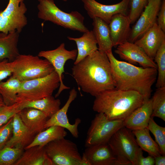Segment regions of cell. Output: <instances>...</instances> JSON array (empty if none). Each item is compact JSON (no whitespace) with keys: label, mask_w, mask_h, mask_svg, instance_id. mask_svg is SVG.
<instances>
[{"label":"cell","mask_w":165,"mask_h":165,"mask_svg":"<svg viewBox=\"0 0 165 165\" xmlns=\"http://www.w3.org/2000/svg\"><path fill=\"white\" fill-rule=\"evenodd\" d=\"M72 70L79 87L93 96L115 88L109 59L98 50L74 64Z\"/></svg>","instance_id":"1"},{"label":"cell","mask_w":165,"mask_h":165,"mask_svg":"<svg viewBox=\"0 0 165 165\" xmlns=\"http://www.w3.org/2000/svg\"><path fill=\"white\" fill-rule=\"evenodd\" d=\"M106 54L110 62L115 88L137 92L145 101L150 99L152 86L157 78V69L137 67L119 61L114 56L112 51Z\"/></svg>","instance_id":"2"},{"label":"cell","mask_w":165,"mask_h":165,"mask_svg":"<svg viewBox=\"0 0 165 165\" xmlns=\"http://www.w3.org/2000/svg\"><path fill=\"white\" fill-rule=\"evenodd\" d=\"M145 101L137 92L115 88L96 96L92 108L95 112L103 113L109 120H124Z\"/></svg>","instance_id":"3"},{"label":"cell","mask_w":165,"mask_h":165,"mask_svg":"<svg viewBox=\"0 0 165 165\" xmlns=\"http://www.w3.org/2000/svg\"><path fill=\"white\" fill-rule=\"evenodd\" d=\"M38 17L58 25L83 33L89 30L84 24V17L77 11L67 13L60 9L54 0H38Z\"/></svg>","instance_id":"4"},{"label":"cell","mask_w":165,"mask_h":165,"mask_svg":"<svg viewBox=\"0 0 165 165\" xmlns=\"http://www.w3.org/2000/svg\"><path fill=\"white\" fill-rule=\"evenodd\" d=\"M11 62L12 75L21 81L44 77L54 71L48 60L38 56L20 54Z\"/></svg>","instance_id":"5"},{"label":"cell","mask_w":165,"mask_h":165,"mask_svg":"<svg viewBox=\"0 0 165 165\" xmlns=\"http://www.w3.org/2000/svg\"><path fill=\"white\" fill-rule=\"evenodd\" d=\"M108 144L120 165H136L139 147L132 130L123 126L115 133Z\"/></svg>","instance_id":"6"},{"label":"cell","mask_w":165,"mask_h":165,"mask_svg":"<svg viewBox=\"0 0 165 165\" xmlns=\"http://www.w3.org/2000/svg\"><path fill=\"white\" fill-rule=\"evenodd\" d=\"M60 85L59 77L55 71L44 77L21 81L17 94L18 102L34 101L51 95Z\"/></svg>","instance_id":"7"},{"label":"cell","mask_w":165,"mask_h":165,"mask_svg":"<svg viewBox=\"0 0 165 165\" xmlns=\"http://www.w3.org/2000/svg\"><path fill=\"white\" fill-rule=\"evenodd\" d=\"M44 147L53 165H85L76 144L65 138L52 141Z\"/></svg>","instance_id":"8"},{"label":"cell","mask_w":165,"mask_h":165,"mask_svg":"<svg viewBox=\"0 0 165 165\" xmlns=\"http://www.w3.org/2000/svg\"><path fill=\"white\" fill-rule=\"evenodd\" d=\"M123 126V120H109L103 113H98L87 132L85 147L108 143L115 133Z\"/></svg>","instance_id":"9"},{"label":"cell","mask_w":165,"mask_h":165,"mask_svg":"<svg viewBox=\"0 0 165 165\" xmlns=\"http://www.w3.org/2000/svg\"><path fill=\"white\" fill-rule=\"evenodd\" d=\"M24 1L9 0L5 9L0 10V31L7 34L16 31L20 33L27 25V8Z\"/></svg>","instance_id":"10"},{"label":"cell","mask_w":165,"mask_h":165,"mask_svg":"<svg viewBox=\"0 0 165 165\" xmlns=\"http://www.w3.org/2000/svg\"><path fill=\"white\" fill-rule=\"evenodd\" d=\"M77 54V50H66L64 43L61 44L55 49L41 51L38 53V57L45 58L51 64L59 77L60 85L58 91L55 95V98L58 97L64 90L70 88V87L65 85L63 83V74L64 72V65L68 60L75 61Z\"/></svg>","instance_id":"11"},{"label":"cell","mask_w":165,"mask_h":165,"mask_svg":"<svg viewBox=\"0 0 165 165\" xmlns=\"http://www.w3.org/2000/svg\"><path fill=\"white\" fill-rule=\"evenodd\" d=\"M162 0H148L143 11L131 29L128 41L134 43L157 23Z\"/></svg>","instance_id":"12"},{"label":"cell","mask_w":165,"mask_h":165,"mask_svg":"<svg viewBox=\"0 0 165 165\" xmlns=\"http://www.w3.org/2000/svg\"><path fill=\"white\" fill-rule=\"evenodd\" d=\"M84 7L91 19L99 18L109 24L114 15L122 13L127 14L129 0H122L112 5L103 4L96 0H81Z\"/></svg>","instance_id":"13"},{"label":"cell","mask_w":165,"mask_h":165,"mask_svg":"<svg viewBox=\"0 0 165 165\" xmlns=\"http://www.w3.org/2000/svg\"><path fill=\"white\" fill-rule=\"evenodd\" d=\"M114 51L121 59L129 63L133 64L138 63L143 68L157 69L154 59L134 43L126 41L117 46Z\"/></svg>","instance_id":"14"},{"label":"cell","mask_w":165,"mask_h":165,"mask_svg":"<svg viewBox=\"0 0 165 165\" xmlns=\"http://www.w3.org/2000/svg\"><path fill=\"white\" fill-rule=\"evenodd\" d=\"M77 91L75 88L69 92L68 98L64 106L51 117L49 118L45 125V129L52 126H59L68 130L72 136L77 138L79 136L78 127L81 123L78 118L75 119L73 124L70 123L67 116V112L72 102L76 98Z\"/></svg>","instance_id":"15"},{"label":"cell","mask_w":165,"mask_h":165,"mask_svg":"<svg viewBox=\"0 0 165 165\" xmlns=\"http://www.w3.org/2000/svg\"><path fill=\"white\" fill-rule=\"evenodd\" d=\"M82 157L87 165H120L108 143L86 147Z\"/></svg>","instance_id":"16"},{"label":"cell","mask_w":165,"mask_h":165,"mask_svg":"<svg viewBox=\"0 0 165 165\" xmlns=\"http://www.w3.org/2000/svg\"><path fill=\"white\" fill-rule=\"evenodd\" d=\"M165 33L156 23L134 43L154 59L157 50L165 40Z\"/></svg>","instance_id":"17"},{"label":"cell","mask_w":165,"mask_h":165,"mask_svg":"<svg viewBox=\"0 0 165 165\" xmlns=\"http://www.w3.org/2000/svg\"><path fill=\"white\" fill-rule=\"evenodd\" d=\"M131 22L127 14L119 13L113 15L108 24L113 47L128 41L131 31Z\"/></svg>","instance_id":"18"},{"label":"cell","mask_w":165,"mask_h":165,"mask_svg":"<svg viewBox=\"0 0 165 165\" xmlns=\"http://www.w3.org/2000/svg\"><path fill=\"white\" fill-rule=\"evenodd\" d=\"M13 136L5 146L24 149L31 143L37 134L24 125L18 113L13 116Z\"/></svg>","instance_id":"19"},{"label":"cell","mask_w":165,"mask_h":165,"mask_svg":"<svg viewBox=\"0 0 165 165\" xmlns=\"http://www.w3.org/2000/svg\"><path fill=\"white\" fill-rule=\"evenodd\" d=\"M152 112V100H145L124 120V126L132 131L147 128Z\"/></svg>","instance_id":"20"},{"label":"cell","mask_w":165,"mask_h":165,"mask_svg":"<svg viewBox=\"0 0 165 165\" xmlns=\"http://www.w3.org/2000/svg\"><path fill=\"white\" fill-rule=\"evenodd\" d=\"M18 113L24 125L36 134L44 130L49 118L43 112L33 108H24Z\"/></svg>","instance_id":"21"},{"label":"cell","mask_w":165,"mask_h":165,"mask_svg":"<svg viewBox=\"0 0 165 165\" xmlns=\"http://www.w3.org/2000/svg\"><path fill=\"white\" fill-rule=\"evenodd\" d=\"M67 38L69 40L75 41L76 44L77 54L74 64L98 50L97 41L92 30L84 33L79 38L69 36Z\"/></svg>","instance_id":"22"},{"label":"cell","mask_w":165,"mask_h":165,"mask_svg":"<svg viewBox=\"0 0 165 165\" xmlns=\"http://www.w3.org/2000/svg\"><path fill=\"white\" fill-rule=\"evenodd\" d=\"M19 34L16 31L7 34L0 31V60L12 61L20 54L17 48Z\"/></svg>","instance_id":"23"},{"label":"cell","mask_w":165,"mask_h":165,"mask_svg":"<svg viewBox=\"0 0 165 165\" xmlns=\"http://www.w3.org/2000/svg\"><path fill=\"white\" fill-rule=\"evenodd\" d=\"M14 165H53L44 147L35 146L24 149Z\"/></svg>","instance_id":"24"},{"label":"cell","mask_w":165,"mask_h":165,"mask_svg":"<svg viewBox=\"0 0 165 165\" xmlns=\"http://www.w3.org/2000/svg\"><path fill=\"white\" fill-rule=\"evenodd\" d=\"M92 19V31L98 45V50L106 53L112 51L113 46L108 24L99 18Z\"/></svg>","instance_id":"25"},{"label":"cell","mask_w":165,"mask_h":165,"mask_svg":"<svg viewBox=\"0 0 165 165\" xmlns=\"http://www.w3.org/2000/svg\"><path fill=\"white\" fill-rule=\"evenodd\" d=\"M46 128L37 134L31 143L24 149L35 146L44 147L52 141L65 138L67 134L65 129L59 126H52Z\"/></svg>","instance_id":"26"},{"label":"cell","mask_w":165,"mask_h":165,"mask_svg":"<svg viewBox=\"0 0 165 165\" xmlns=\"http://www.w3.org/2000/svg\"><path fill=\"white\" fill-rule=\"evenodd\" d=\"M61 104L60 99H55L51 95L35 100L24 101L23 108L37 109L43 112L49 118L60 109Z\"/></svg>","instance_id":"27"},{"label":"cell","mask_w":165,"mask_h":165,"mask_svg":"<svg viewBox=\"0 0 165 165\" xmlns=\"http://www.w3.org/2000/svg\"><path fill=\"white\" fill-rule=\"evenodd\" d=\"M21 81L12 75L6 81L0 82V94L5 105H10L18 102L17 94Z\"/></svg>","instance_id":"28"},{"label":"cell","mask_w":165,"mask_h":165,"mask_svg":"<svg viewBox=\"0 0 165 165\" xmlns=\"http://www.w3.org/2000/svg\"><path fill=\"white\" fill-rule=\"evenodd\" d=\"M132 131L138 145L142 150L154 157L162 155L159 145L151 137L147 127Z\"/></svg>","instance_id":"29"},{"label":"cell","mask_w":165,"mask_h":165,"mask_svg":"<svg viewBox=\"0 0 165 165\" xmlns=\"http://www.w3.org/2000/svg\"><path fill=\"white\" fill-rule=\"evenodd\" d=\"M151 99V117H157L165 121V86L157 88Z\"/></svg>","instance_id":"30"},{"label":"cell","mask_w":165,"mask_h":165,"mask_svg":"<svg viewBox=\"0 0 165 165\" xmlns=\"http://www.w3.org/2000/svg\"><path fill=\"white\" fill-rule=\"evenodd\" d=\"M154 60L157 66V88L165 86V40L157 50Z\"/></svg>","instance_id":"31"},{"label":"cell","mask_w":165,"mask_h":165,"mask_svg":"<svg viewBox=\"0 0 165 165\" xmlns=\"http://www.w3.org/2000/svg\"><path fill=\"white\" fill-rule=\"evenodd\" d=\"M24 149L5 146L0 149V165H14Z\"/></svg>","instance_id":"32"},{"label":"cell","mask_w":165,"mask_h":165,"mask_svg":"<svg viewBox=\"0 0 165 165\" xmlns=\"http://www.w3.org/2000/svg\"><path fill=\"white\" fill-rule=\"evenodd\" d=\"M147 128L154 136L162 155H165V127L157 124L151 117Z\"/></svg>","instance_id":"33"},{"label":"cell","mask_w":165,"mask_h":165,"mask_svg":"<svg viewBox=\"0 0 165 165\" xmlns=\"http://www.w3.org/2000/svg\"><path fill=\"white\" fill-rule=\"evenodd\" d=\"M24 102L20 101L12 105H5L0 107V127L23 108Z\"/></svg>","instance_id":"34"},{"label":"cell","mask_w":165,"mask_h":165,"mask_svg":"<svg viewBox=\"0 0 165 165\" xmlns=\"http://www.w3.org/2000/svg\"><path fill=\"white\" fill-rule=\"evenodd\" d=\"M148 0H129L128 7L130 8L128 15L133 24L136 22L147 5Z\"/></svg>","instance_id":"35"},{"label":"cell","mask_w":165,"mask_h":165,"mask_svg":"<svg viewBox=\"0 0 165 165\" xmlns=\"http://www.w3.org/2000/svg\"><path fill=\"white\" fill-rule=\"evenodd\" d=\"M13 117L0 127V149L6 145L12 133Z\"/></svg>","instance_id":"36"},{"label":"cell","mask_w":165,"mask_h":165,"mask_svg":"<svg viewBox=\"0 0 165 165\" xmlns=\"http://www.w3.org/2000/svg\"><path fill=\"white\" fill-rule=\"evenodd\" d=\"M13 73L11 61L6 59L0 60V82L10 76Z\"/></svg>","instance_id":"37"},{"label":"cell","mask_w":165,"mask_h":165,"mask_svg":"<svg viewBox=\"0 0 165 165\" xmlns=\"http://www.w3.org/2000/svg\"><path fill=\"white\" fill-rule=\"evenodd\" d=\"M155 165L154 158L149 155L147 157H144L142 150L139 147L137 155L136 165Z\"/></svg>","instance_id":"38"},{"label":"cell","mask_w":165,"mask_h":165,"mask_svg":"<svg viewBox=\"0 0 165 165\" xmlns=\"http://www.w3.org/2000/svg\"><path fill=\"white\" fill-rule=\"evenodd\" d=\"M157 23L165 32V0H162L158 14Z\"/></svg>","instance_id":"39"},{"label":"cell","mask_w":165,"mask_h":165,"mask_svg":"<svg viewBox=\"0 0 165 165\" xmlns=\"http://www.w3.org/2000/svg\"><path fill=\"white\" fill-rule=\"evenodd\" d=\"M154 158L155 160V165H165V155H161Z\"/></svg>","instance_id":"40"},{"label":"cell","mask_w":165,"mask_h":165,"mask_svg":"<svg viewBox=\"0 0 165 165\" xmlns=\"http://www.w3.org/2000/svg\"><path fill=\"white\" fill-rule=\"evenodd\" d=\"M5 105L2 97L0 94V107Z\"/></svg>","instance_id":"41"},{"label":"cell","mask_w":165,"mask_h":165,"mask_svg":"<svg viewBox=\"0 0 165 165\" xmlns=\"http://www.w3.org/2000/svg\"><path fill=\"white\" fill-rule=\"evenodd\" d=\"M62 0V1H63L64 2H66L68 0Z\"/></svg>","instance_id":"42"}]
</instances>
